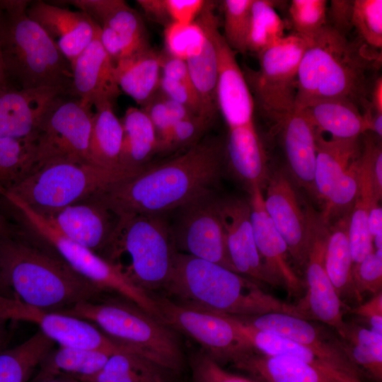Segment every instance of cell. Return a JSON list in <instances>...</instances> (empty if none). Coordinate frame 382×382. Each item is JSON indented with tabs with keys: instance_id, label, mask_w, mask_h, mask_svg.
<instances>
[{
	"instance_id": "6da1fadb",
	"label": "cell",
	"mask_w": 382,
	"mask_h": 382,
	"mask_svg": "<svg viewBox=\"0 0 382 382\" xmlns=\"http://www.w3.org/2000/svg\"><path fill=\"white\" fill-rule=\"evenodd\" d=\"M225 161V144L219 138H206L181 154L149 165L138 175L110 184L91 196L118 217L163 214L212 193Z\"/></svg>"
},
{
	"instance_id": "7a4b0ae2",
	"label": "cell",
	"mask_w": 382,
	"mask_h": 382,
	"mask_svg": "<svg viewBox=\"0 0 382 382\" xmlns=\"http://www.w3.org/2000/svg\"><path fill=\"white\" fill-rule=\"evenodd\" d=\"M0 265L15 298L45 311L60 313L106 294L36 236L15 231L1 238Z\"/></svg>"
},
{
	"instance_id": "3957f363",
	"label": "cell",
	"mask_w": 382,
	"mask_h": 382,
	"mask_svg": "<svg viewBox=\"0 0 382 382\" xmlns=\"http://www.w3.org/2000/svg\"><path fill=\"white\" fill-rule=\"evenodd\" d=\"M366 48L328 24L307 42L298 70L294 108L342 99L366 109L372 85L369 74L381 61V54Z\"/></svg>"
},
{
	"instance_id": "277c9868",
	"label": "cell",
	"mask_w": 382,
	"mask_h": 382,
	"mask_svg": "<svg viewBox=\"0 0 382 382\" xmlns=\"http://www.w3.org/2000/svg\"><path fill=\"white\" fill-rule=\"evenodd\" d=\"M178 301L236 316L268 313L294 316L292 305L259 284L220 265L177 251L164 289Z\"/></svg>"
},
{
	"instance_id": "5b68a950",
	"label": "cell",
	"mask_w": 382,
	"mask_h": 382,
	"mask_svg": "<svg viewBox=\"0 0 382 382\" xmlns=\"http://www.w3.org/2000/svg\"><path fill=\"white\" fill-rule=\"evenodd\" d=\"M30 1L0 0V50L10 85L16 89L56 87L69 93L71 65L28 16Z\"/></svg>"
},
{
	"instance_id": "8992f818",
	"label": "cell",
	"mask_w": 382,
	"mask_h": 382,
	"mask_svg": "<svg viewBox=\"0 0 382 382\" xmlns=\"http://www.w3.org/2000/svg\"><path fill=\"white\" fill-rule=\"evenodd\" d=\"M59 313L93 323L112 340L175 374L184 367L183 350L173 330L129 299L103 296Z\"/></svg>"
},
{
	"instance_id": "52a82bcc",
	"label": "cell",
	"mask_w": 382,
	"mask_h": 382,
	"mask_svg": "<svg viewBox=\"0 0 382 382\" xmlns=\"http://www.w3.org/2000/svg\"><path fill=\"white\" fill-rule=\"evenodd\" d=\"M176 252L171 226L163 214H136L118 217L103 258L151 294L166 286Z\"/></svg>"
},
{
	"instance_id": "ba28073f",
	"label": "cell",
	"mask_w": 382,
	"mask_h": 382,
	"mask_svg": "<svg viewBox=\"0 0 382 382\" xmlns=\"http://www.w3.org/2000/svg\"><path fill=\"white\" fill-rule=\"evenodd\" d=\"M5 198L16 209L30 232L52 248L73 270L105 293H115L157 317L151 294L131 282L115 265L56 230L45 217L12 195Z\"/></svg>"
},
{
	"instance_id": "9c48e42d",
	"label": "cell",
	"mask_w": 382,
	"mask_h": 382,
	"mask_svg": "<svg viewBox=\"0 0 382 382\" xmlns=\"http://www.w3.org/2000/svg\"><path fill=\"white\" fill-rule=\"evenodd\" d=\"M125 178L92 164L58 162L37 168L6 195L45 216Z\"/></svg>"
},
{
	"instance_id": "30bf717a",
	"label": "cell",
	"mask_w": 382,
	"mask_h": 382,
	"mask_svg": "<svg viewBox=\"0 0 382 382\" xmlns=\"http://www.w3.org/2000/svg\"><path fill=\"white\" fill-rule=\"evenodd\" d=\"M307 42L296 34L257 54L259 69L243 71L255 104L275 124L294 110L299 64Z\"/></svg>"
},
{
	"instance_id": "8fae6325",
	"label": "cell",
	"mask_w": 382,
	"mask_h": 382,
	"mask_svg": "<svg viewBox=\"0 0 382 382\" xmlns=\"http://www.w3.org/2000/svg\"><path fill=\"white\" fill-rule=\"evenodd\" d=\"M66 95L61 94L53 101L30 138L36 149L37 169L58 162L91 164L88 148L92 108Z\"/></svg>"
},
{
	"instance_id": "7c38bea8",
	"label": "cell",
	"mask_w": 382,
	"mask_h": 382,
	"mask_svg": "<svg viewBox=\"0 0 382 382\" xmlns=\"http://www.w3.org/2000/svg\"><path fill=\"white\" fill-rule=\"evenodd\" d=\"M158 318L173 330L190 337L221 365H234L254 349L226 314L153 295Z\"/></svg>"
},
{
	"instance_id": "4fadbf2b",
	"label": "cell",
	"mask_w": 382,
	"mask_h": 382,
	"mask_svg": "<svg viewBox=\"0 0 382 382\" xmlns=\"http://www.w3.org/2000/svg\"><path fill=\"white\" fill-rule=\"evenodd\" d=\"M308 232L306 264L307 292L292 305L294 316L319 320L334 328L344 337L348 324L343 320L344 304L330 280L324 265L329 226L310 204L305 205Z\"/></svg>"
},
{
	"instance_id": "5bb4252c",
	"label": "cell",
	"mask_w": 382,
	"mask_h": 382,
	"mask_svg": "<svg viewBox=\"0 0 382 382\" xmlns=\"http://www.w3.org/2000/svg\"><path fill=\"white\" fill-rule=\"evenodd\" d=\"M217 199L212 192L178 209L180 214L171 226L175 248L237 272L228 253Z\"/></svg>"
},
{
	"instance_id": "9a60e30c",
	"label": "cell",
	"mask_w": 382,
	"mask_h": 382,
	"mask_svg": "<svg viewBox=\"0 0 382 382\" xmlns=\"http://www.w3.org/2000/svg\"><path fill=\"white\" fill-rule=\"evenodd\" d=\"M0 318L36 325L59 346L95 349L114 354L128 349L112 340L93 323L26 304L16 298L0 295Z\"/></svg>"
},
{
	"instance_id": "2e32d148",
	"label": "cell",
	"mask_w": 382,
	"mask_h": 382,
	"mask_svg": "<svg viewBox=\"0 0 382 382\" xmlns=\"http://www.w3.org/2000/svg\"><path fill=\"white\" fill-rule=\"evenodd\" d=\"M238 317L257 329L279 335L309 348L338 373L364 381L362 373L349 358L343 341L327 329L282 313Z\"/></svg>"
},
{
	"instance_id": "e0dca14e",
	"label": "cell",
	"mask_w": 382,
	"mask_h": 382,
	"mask_svg": "<svg viewBox=\"0 0 382 382\" xmlns=\"http://www.w3.org/2000/svg\"><path fill=\"white\" fill-rule=\"evenodd\" d=\"M289 171L279 168L270 174L264 197L265 209L286 243L289 256L299 267H305L308 232L303 208Z\"/></svg>"
},
{
	"instance_id": "ac0fdd59",
	"label": "cell",
	"mask_w": 382,
	"mask_h": 382,
	"mask_svg": "<svg viewBox=\"0 0 382 382\" xmlns=\"http://www.w3.org/2000/svg\"><path fill=\"white\" fill-rule=\"evenodd\" d=\"M42 216L59 232L103 257L118 222V216L92 196Z\"/></svg>"
},
{
	"instance_id": "d6986e66",
	"label": "cell",
	"mask_w": 382,
	"mask_h": 382,
	"mask_svg": "<svg viewBox=\"0 0 382 382\" xmlns=\"http://www.w3.org/2000/svg\"><path fill=\"white\" fill-rule=\"evenodd\" d=\"M226 248L236 272L257 282L277 285L267 274L257 251L248 199H217Z\"/></svg>"
},
{
	"instance_id": "ffe728a7",
	"label": "cell",
	"mask_w": 382,
	"mask_h": 382,
	"mask_svg": "<svg viewBox=\"0 0 382 382\" xmlns=\"http://www.w3.org/2000/svg\"><path fill=\"white\" fill-rule=\"evenodd\" d=\"M248 192L254 238L264 267L277 285H282L290 294L298 296L303 289V283L290 265L286 243L265 209L262 190L255 187Z\"/></svg>"
},
{
	"instance_id": "44dd1931",
	"label": "cell",
	"mask_w": 382,
	"mask_h": 382,
	"mask_svg": "<svg viewBox=\"0 0 382 382\" xmlns=\"http://www.w3.org/2000/svg\"><path fill=\"white\" fill-rule=\"evenodd\" d=\"M98 25L89 45L71 64V86L69 94L90 107L113 103L121 93L115 76V64L100 39Z\"/></svg>"
},
{
	"instance_id": "7402d4cb",
	"label": "cell",
	"mask_w": 382,
	"mask_h": 382,
	"mask_svg": "<svg viewBox=\"0 0 382 382\" xmlns=\"http://www.w3.org/2000/svg\"><path fill=\"white\" fill-rule=\"evenodd\" d=\"M216 99L228 129L253 122L255 103L234 52L218 30Z\"/></svg>"
},
{
	"instance_id": "603a6c76",
	"label": "cell",
	"mask_w": 382,
	"mask_h": 382,
	"mask_svg": "<svg viewBox=\"0 0 382 382\" xmlns=\"http://www.w3.org/2000/svg\"><path fill=\"white\" fill-rule=\"evenodd\" d=\"M27 12L46 32L70 65L93 39L98 26L82 11L43 1H30Z\"/></svg>"
},
{
	"instance_id": "cb8c5ba5",
	"label": "cell",
	"mask_w": 382,
	"mask_h": 382,
	"mask_svg": "<svg viewBox=\"0 0 382 382\" xmlns=\"http://www.w3.org/2000/svg\"><path fill=\"white\" fill-rule=\"evenodd\" d=\"M274 127L280 135L291 178L316 198V130L313 125L303 110L294 108L274 124Z\"/></svg>"
},
{
	"instance_id": "d4e9b609",
	"label": "cell",
	"mask_w": 382,
	"mask_h": 382,
	"mask_svg": "<svg viewBox=\"0 0 382 382\" xmlns=\"http://www.w3.org/2000/svg\"><path fill=\"white\" fill-rule=\"evenodd\" d=\"M56 87L8 89L0 94V137L30 139L61 94Z\"/></svg>"
},
{
	"instance_id": "484cf974",
	"label": "cell",
	"mask_w": 382,
	"mask_h": 382,
	"mask_svg": "<svg viewBox=\"0 0 382 382\" xmlns=\"http://www.w3.org/2000/svg\"><path fill=\"white\" fill-rule=\"evenodd\" d=\"M214 2L206 1L197 21L203 28L204 40L200 52L188 59L187 64L192 84L202 104L204 118L213 122L218 111L216 99L217 52L215 34L219 30L218 18L214 13Z\"/></svg>"
},
{
	"instance_id": "4316f807",
	"label": "cell",
	"mask_w": 382,
	"mask_h": 382,
	"mask_svg": "<svg viewBox=\"0 0 382 382\" xmlns=\"http://www.w3.org/2000/svg\"><path fill=\"white\" fill-rule=\"evenodd\" d=\"M225 160L248 190L265 188L270 176L267 156L254 122L228 129Z\"/></svg>"
},
{
	"instance_id": "83f0119b",
	"label": "cell",
	"mask_w": 382,
	"mask_h": 382,
	"mask_svg": "<svg viewBox=\"0 0 382 382\" xmlns=\"http://www.w3.org/2000/svg\"><path fill=\"white\" fill-rule=\"evenodd\" d=\"M121 122L123 139L119 169L128 178L150 165L151 159L157 154L158 138L153 123L141 108H127Z\"/></svg>"
},
{
	"instance_id": "f1b7e54d",
	"label": "cell",
	"mask_w": 382,
	"mask_h": 382,
	"mask_svg": "<svg viewBox=\"0 0 382 382\" xmlns=\"http://www.w3.org/2000/svg\"><path fill=\"white\" fill-rule=\"evenodd\" d=\"M262 382H342L297 359L268 356L253 350L233 365Z\"/></svg>"
},
{
	"instance_id": "f546056e",
	"label": "cell",
	"mask_w": 382,
	"mask_h": 382,
	"mask_svg": "<svg viewBox=\"0 0 382 382\" xmlns=\"http://www.w3.org/2000/svg\"><path fill=\"white\" fill-rule=\"evenodd\" d=\"M316 158L314 171L316 199L325 202L332 190L350 164L360 155L358 139H325L316 130Z\"/></svg>"
},
{
	"instance_id": "4dcf8cb0",
	"label": "cell",
	"mask_w": 382,
	"mask_h": 382,
	"mask_svg": "<svg viewBox=\"0 0 382 382\" xmlns=\"http://www.w3.org/2000/svg\"><path fill=\"white\" fill-rule=\"evenodd\" d=\"M115 76L120 91L143 107L159 89L161 52L150 46L118 61Z\"/></svg>"
},
{
	"instance_id": "1f68e13d",
	"label": "cell",
	"mask_w": 382,
	"mask_h": 382,
	"mask_svg": "<svg viewBox=\"0 0 382 382\" xmlns=\"http://www.w3.org/2000/svg\"><path fill=\"white\" fill-rule=\"evenodd\" d=\"M68 2L87 14L99 26L109 28L138 47L150 46L141 18L125 1L71 0Z\"/></svg>"
},
{
	"instance_id": "d6a6232c",
	"label": "cell",
	"mask_w": 382,
	"mask_h": 382,
	"mask_svg": "<svg viewBox=\"0 0 382 382\" xmlns=\"http://www.w3.org/2000/svg\"><path fill=\"white\" fill-rule=\"evenodd\" d=\"M301 110L318 132H328L334 139H358L368 132L367 122L360 108L348 100H320Z\"/></svg>"
},
{
	"instance_id": "836d02e7",
	"label": "cell",
	"mask_w": 382,
	"mask_h": 382,
	"mask_svg": "<svg viewBox=\"0 0 382 382\" xmlns=\"http://www.w3.org/2000/svg\"><path fill=\"white\" fill-rule=\"evenodd\" d=\"M251 347L268 356L288 357L303 361L342 382H364L348 378L335 371L309 348L285 337L257 329L238 316L228 315Z\"/></svg>"
},
{
	"instance_id": "e575fe53",
	"label": "cell",
	"mask_w": 382,
	"mask_h": 382,
	"mask_svg": "<svg viewBox=\"0 0 382 382\" xmlns=\"http://www.w3.org/2000/svg\"><path fill=\"white\" fill-rule=\"evenodd\" d=\"M122 139V125L113 111L112 103L96 106L88 148L90 163L123 175L119 169Z\"/></svg>"
},
{
	"instance_id": "d590c367",
	"label": "cell",
	"mask_w": 382,
	"mask_h": 382,
	"mask_svg": "<svg viewBox=\"0 0 382 382\" xmlns=\"http://www.w3.org/2000/svg\"><path fill=\"white\" fill-rule=\"evenodd\" d=\"M175 373L130 350L111 354L103 368L83 382H172Z\"/></svg>"
},
{
	"instance_id": "8d00e7d4",
	"label": "cell",
	"mask_w": 382,
	"mask_h": 382,
	"mask_svg": "<svg viewBox=\"0 0 382 382\" xmlns=\"http://www.w3.org/2000/svg\"><path fill=\"white\" fill-rule=\"evenodd\" d=\"M111 354L95 349L59 346L42 359L32 382H42L59 376L78 378L93 375L103 368Z\"/></svg>"
},
{
	"instance_id": "74e56055",
	"label": "cell",
	"mask_w": 382,
	"mask_h": 382,
	"mask_svg": "<svg viewBox=\"0 0 382 382\" xmlns=\"http://www.w3.org/2000/svg\"><path fill=\"white\" fill-rule=\"evenodd\" d=\"M349 216L329 226L324 255L325 271L340 298L348 292L354 293L353 262L348 233Z\"/></svg>"
},
{
	"instance_id": "f35d334b",
	"label": "cell",
	"mask_w": 382,
	"mask_h": 382,
	"mask_svg": "<svg viewBox=\"0 0 382 382\" xmlns=\"http://www.w3.org/2000/svg\"><path fill=\"white\" fill-rule=\"evenodd\" d=\"M54 342L38 330L20 345L0 351V382H27Z\"/></svg>"
},
{
	"instance_id": "ab89813d",
	"label": "cell",
	"mask_w": 382,
	"mask_h": 382,
	"mask_svg": "<svg viewBox=\"0 0 382 382\" xmlns=\"http://www.w3.org/2000/svg\"><path fill=\"white\" fill-rule=\"evenodd\" d=\"M36 169V149L30 139L0 137V195L4 197Z\"/></svg>"
},
{
	"instance_id": "60d3db41",
	"label": "cell",
	"mask_w": 382,
	"mask_h": 382,
	"mask_svg": "<svg viewBox=\"0 0 382 382\" xmlns=\"http://www.w3.org/2000/svg\"><path fill=\"white\" fill-rule=\"evenodd\" d=\"M285 23L275 10L274 2L253 0L247 37V51L258 54L282 40Z\"/></svg>"
},
{
	"instance_id": "b9f144b4",
	"label": "cell",
	"mask_w": 382,
	"mask_h": 382,
	"mask_svg": "<svg viewBox=\"0 0 382 382\" xmlns=\"http://www.w3.org/2000/svg\"><path fill=\"white\" fill-rule=\"evenodd\" d=\"M359 158L360 155L338 179L323 204L320 214L328 226L350 214L359 190Z\"/></svg>"
},
{
	"instance_id": "7bdbcfd3",
	"label": "cell",
	"mask_w": 382,
	"mask_h": 382,
	"mask_svg": "<svg viewBox=\"0 0 382 382\" xmlns=\"http://www.w3.org/2000/svg\"><path fill=\"white\" fill-rule=\"evenodd\" d=\"M253 0H224L221 1L224 13V34L227 45L234 52L245 54L250 11Z\"/></svg>"
},
{
	"instance_id": "ee69618b",
	"label": "cell",
	"mask_w": 382,
	"mask_h": 382,
	"mask_svg": "<svg viewBox=\"0 0 382 382\" xmlns=\"http://www.w3.org/2000/svg\"><path fill=\"white\" fill-rule=\"evenodd\" d=\"M326 0H292L289 8L295 34L310 42L328 25Z\"/></svg>"
},
{
	"instance_id": "f6af8a7d",
	"label": "cell",
	"mask_w": 382,
	"mask_h": 382,
	"mask_svg": "<svg viewBox=\"0 0 382 382\" xmlns=\"http://www.w3.org/2000/svg\"><path fill=\"white\" fill-rule=\"evenodd\" d=\"M352 26L374 49L382 47V0H354Z\"/></svg>"
},
{
	"instance_id": "bcb514c9",
	"label": "cell",
	"mask_w": 382,
	"mask_h": 382,
	"mask_svg": "<svg viewBox=\"0 0 382 382\" xmlns=\"http://www.w3.org/2000/svg\"><path fill=\"white\" fill-rule=\"evenodd\" d=\"M204 40V30L197 21L190 24L173 22L164 30L166 52L185 61L200 52Z\"/></svg>"
},
{
	"instance_id": "7dc6e473",
	"label": "cell",
	"mask_w": 382,
	"mask_h": 382,
	"mask_svg": "<svg viewBox=\"0 0 382 382\" xmlns=\"http://www.w3.org/2000/svg\"><path fill=\"white\" fill-rule=\"evenodd\" d=\"M212 122L192 115L174 124L158 139V153H170L188 149L198 143Z\"/></svg>"
},
{
	"instance_id": "c3c4849f",
	"label": "cell",
	"mask_w": 382,
	"mask_h": 382,
	"mask_svg": "<svg viewBox=\"0 0 382 382\" xmlns=\"http://www.w3.org/2000/svg\"><path fill=\"white\" fill-rule=\"evenodd\" d=\"M141 109L153 123L158 139L177 122L195 115L185 106L167 98L159 91Z\"/></svg>"
},
{
	"instance_id": "681fc988",
	"label": "cell",
	"mask_w": 382,
	"mask_h": 382,
	"mask_svg": "<svg viewBox=\"0 0 382 382\" xmlns=\"http://www.w3.org/2000/svg\"><path fill=\"white\" fill-rule=\"evenodd\" d=\"M190 366L192 382H262L226 371L204 351L192 354Z\"/></svg>"
},
{
	"instance_id": "f907efd6",
	"label": "cell",
	"mask_w": 382,
	"mask_h": 382,
	"mask_svg": "<svg viewBox=\"0 0 382 382\" xmlns=\"http://www.w3.org/2000/svg\"><path fill=\"white\" fill-rule=\"evenodd\" d=\"M353 284L359 300L364 292L374 295L381 291L382 250H373L353 268Z\"/></svg>"
},
{
	"instance_id": "816d5d0a",
	"label": "cell",
	"mask_w": 382,
	"mask_h": 382,
	"mask_svg": "<svg viewBox=\"0 0 382 382\" xmlns=\"http://www.w3.org/2000/svg\"><path fill=\"white\" fill-rule=\"evenodd\" d=\"M158 91L167 98L185 106L193 115L201 116L200 98L192 83L172 81L161 76Z\"/></svg>"
},
{
	"instance_id": "f5cc1de1",
	"label": "cell",
	"mask_w": 382,
	"mask_h": 382,
	"mask_svg": "<svg viewBox=\"0 0 382 382\" xmlns=\"http://www.w3.org/2000/svg\"><path fill=\"white\" fill-rule=\"evenodd\" d=\"M166 11L171 23H194L203 9L204 0H165Z\"/></svg>"
},
{
	"instance_id": "db71d44e",
	"label": "cell",
	"mask_w": 382,
	"mask_h": 382,
	"mask_svg": "<svg viewBox=\"0 0 382 382\" xmlns=\"http://www.w3.org/2000/svg\"><path fill=\"white\" fill-rule=\"evenodd\" d=\"M350 313L367 322L371 330L382 334V291L374 294L365 303L351 309Z\"/></svg>"
},
{
	"instance_id": "11a10c76",
	"label": "cell",
	"mask_w": 382,
	"mask_h": 382,
	"mask_svg": "<svg viewBox=\"0 0 382 382\" xmlns=\"http://www.w3.org/2000/svg\"><path fill=\"white\" fill-rule=\"evenodd\" d=\"M353 1L332 0L330 1L328 14L330 26L346 36L352 26Z\"/></svg>"
},
{
	"instance_id": "9f6ffc18",
	"label": "cell",
	"mask_w": 382,
	"mask_h": 382,
	"mask_svg": "<svg viewBox=\"0 0 382 382\" xmlns=\"http://www.w3.org/2000/svg\"><path fill=\"white\" fill-rule=\"evenodd\" d=\"M161 76L172 81L192 83L187 62L166 52H161Z\"/></svg>"
},
{
	"instance_id": "6f0895ef",
	"label": "cell",
	"mask_w": 382,
	"mask_h": 382,
	"mask_svg": "<svg viewBox=\"0 0 382 382\" xmlns=\"http://www.w3.org/2000/svg\"><path fill=\"white\" fill-rule=\"evenodd\" d=\"M137 2L151 20L165 26L171 23L167 13L165 0H138Z\"/></svg>"
},
{
	"instance_id": "680465c9",
	"label": "cell",
	"mask_w": 382,
	"mask_h": 382,
	"mask_svg": "<svg viewBox=\"0 0 382 382\" xmlns=\"http://www.w3.org/2000/svg\"><path fill=\"white\" fill-rule=\"evenodd\" d=\"M371 174L376 197L381 202L382 197V148L381 141L375 142L372 159Z\"/></svg>"
},
{
	"instance_id": "91938a15",
	"label": "cell",
	"mask_w": 382,
	"mask_h": 382,
	"mask_svg": "<svg viewBox=\"0 0 382 382\" xmlns=\"http://www.w3.org/2000/svg\"><path fill=\"white\" fill-rule=\"evenodd\" d=\"M367 223L371 238L376 236L382 235V207L378 202L371 204L369 211Z\"/></svg>"
},
{
	"instance_id": "94428289",
	"label": "cell",
	"mask_w": 382,
	"mask_h": 382,
	"mask_svg": "<svg viewBox=\"0 0 382 382\" xmlns=\"http://www.w3.org/2000/svg\"><path fill=\"white\" fill-rule=\"evenodd\" d=\"M369 108L372 112L382 113V77H377L372 83L369 99Z\"/></svg>"
},
{
	"instance_id": "6125c7cd",
	"label": "cell",
	"mask_w": 382,
	"mask_h": 382,
	"mask_svg": "<svg viewBox=\"0 0 382 382\" xmlns=\"http://www.w3.org/2000/svg\"><path fill=\"white\" fill-rule=\"evenodd\" d=\"M8 322L10 321L0 318V351L6 348L9 340Z\"/></svg>"
},
{
	"instance_id": "be15d7a7",
	"label": "cell",
	"mask_w": 382,
	"mask_h": 382,
	"mask_svg": "<svg viewBox=\"0 0 382 382\" xmlns=\"http://www.w3.org/2000/svg\"><path fill=\"white\" fill-rule=\"evenodd\" d=\"M13 88L8 81L0 50V94Z\"/></svg>"
},
{
	"instance_id": "e7e4bbea",
	"label": "cell",
	"mask_w": 382,
	"mask_h": 382,
	"mask_svg": "<svg viewBox=\"0 0 382 382\" xmlns=\"http://www.w3.org/2000/svg\"><path fill=\"white\" fill-rule=\"evenodd\" d=\"M15 231L0 212V239L11 235Z\"/></svg>"
},
{
	"instance_id": "03108f58",
	"label": "cell",
	"mask_w": 382,
	"mask_h": 382,
	"mask_svg": "<svg viewBox=\"0 0 382 382\" xmlns=\"http://www.w3.org/2000/svg\"><path fill=\"white\" fill-rule=\"evenodd\" d=\"M0 295L10 297V298H15V295L13 292L8 287V286L7 285L4 278L1 269V265H0Z\"/></svg>"
},
{
	"instance_id": "003e7915",
	"label": "cell",
	"mask_w": 382,
	"mask_h": 382,
	"mask_svg": "<svg viewBox=\"0 0 382 382\" xmlns=\"http://www.w3.org/2000/svg\"><path fill=\"white\" fill-rule=\"evenodd\" d=\"M42 382H83L75 378L67 376H59L51 378Z\"/></svg>"
}]
</instances>
